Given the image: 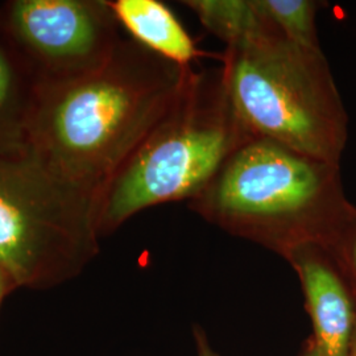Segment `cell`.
<instances>
[{
    "label": "cell",
    "mask_w": 356,
    "mask_h": 356,
    "mask_svg": "<svg viewBox=\"0 0 356 356\" xmlns=\"http://www.w3.org/2000/svg\"><path fill=\"white\" fill-rule=\"evenodd\" d=\"M356 291V211L331 247Z\"/></svg>",
    "instance_id": "8fae6325"
},
{
    "label": "cell",
    "mask_w": 356,
    "mask_h": 356,
    "mask_svg": "<svg viewBox=\"0 0 356 356\" xmlns=\"http://www.w3.org/2000/svg\"><path fill=\"white\" fill-rule=\"evenodd\" d=\"M347 356H356V322L354 326V331L350 339V344H348V351H347Z\"/></svg>",
    "instance_id": "9a60e30c"
},
{
    "label": "cell",
    "mask_w": 356,
    "mask_h": 356,
    "mask_svg": "<svg viewBox=\"0 0 356 356\" xmlns=\"http://www.w3.org/2000/svg\"><path fill=\"white\" fill-rule=\"evenodd\" d=\"M10 88H11V74L10 69L0 56V106H3L8 94H10Z\"/></svg>",
    "instance_id": "7c38bea8"
},
{
    "label": "cell",
    "mask_w": 356,
    "mask_h": 356,
    "mask_svg": "<svg viewBox=\"0 0 356 356\" xmlns=\"http://www.w3.org/2000/svg\"><path fill=\"white\" fill-rule=\"evenodd\" d=\"M250 136L222 67H191L164 118L107 185L98 227L116 229L156 204L189 202Z\"/></svg>",
    "instance_id": "3957f363"
},
{
    "label": "cell",
    "mask_w": 356,
    "mask_h": 356,
    "mask_svg": "<svg viewBox=\"0 0 356 356\" xmlns=\"http://www.w3.org/2000/svg\"><path fill=\"white\" fill-rule=\"evenodd\" d=\"M304 356H325L323 355V353L319 350L318 347L316 346V343L312 341L310 344H309V347H307V351L305 353V355Z\"/></svg>",
    "instance_id": "2e32d148"
},
{
    "label": "cell",
    "mask_w": 356,
    "mask_h": 356,
    "mask_svg": "<svg viewBox=\"0 0 356 356\" xmlns=\"http://www.w3.org/2000/svg\"><path fill=\"white\" fill-rule=\"evenodd\" d=\"M101 202L31 154L0 157V269L13 284L32 282L56 251L92 244Z\"/></svg>",
    "instance_id": "5b68a950"
},
{
    "label": "cell",
    "mask_w": 356,
    "mask_h": 356,
    "mask_svg": "<svg viewBox=\"0 0 356 356\" xmlns=\"http://www.w3.org/2000/svg\"><path fill=\"white\" fill-rule=\"evenodd\" d=\"M220 67L250 135L341 165L348 116L323 51L294 44L267 20L225 49Z\"/></svg>",
    "instance_id": "277c9868"
},
{
    "label": "cell",
    "mask_w": 356,
    "mask_h": 356,
    "mask_svg": "<svg viewBox=\"0 0 356 356\" xmlns=\"http://www.w3.org/2000/svg\"><path fill=\"white\" fill-rule=\"evenodd\" d=\"M189 69L140 44H118L106 61L86 67L44 103L29 154L65 182L102 198L168 113Z\"/></svg>",
    "instance_id": "6da1fadb"
},
{
    "label": "cell",
    "mask_w": 356,
    "mask_h": 356,
    "mask_svg": "<svg viewBox=\"0 0 356 356\" xmlns=\"http://www.w3.org/2000/svg\"><path fill=\"white\" fill-rule=\"evenodd\" d=\"M115 19L145 49L181 67L211 56L201 51L185 26L164 3L157 0H116L107 1Z\"/></svg>",
    "instance_id": "ba28073f"
},
{
    "label": "cell",
    "mask_w": 356,
    "mask_h": 356,
    "mask_svg": "<svg viewBox=\"0 0 356 356\" xmlns=\"http://www.w3.org/2000/svg\"><path fill=\"white\" fill-rule=\"evenodd\" d=\"M285 260L296 270L314 327L313 342L325 356H347L356 322V291L330 247L306 243Z\"/></svg>",
    "instance_id": "52a82bcc"
},
{
    "label": "cell",
    "mask_w": 356,
    "mask_h": 356,
    "mask_svg": "<svg viewBox=\"0 0 356 356\" xmlns=\"http://www.w3.org/2000/svg\"><path fill=\"white\" fill-rule=\"evenodd\" d=\"M195 339H197V347H198V354L200 356H219L216 351L210 347L204 337V331L195 330Z\"/></svg>",
    "instance_id": "4fadbf2b"
},
{
    "label": "cell",
    "mask_w": 356,
    "mask_h": 356,
    "mask_svg": "<svg viewBox=\"0 0 356 356\" xmlns=\"http://www.w3.org/2000/svg\"><path fill=\"white\" fill-rule=\"evenodd\" d=\"M114 19L107 3L76 0H22L13 11L16 31L36 51L89 66L102 64L115 51Z\"/></svg>",
    "instance_id": "8992f818"
},
{
    "label": "cell",
    "mask_w": 356,
    "mask_h": 356,
    "mask_svg": "<svg viewBox=\"0 0 356 356\" xmlns=\"http://www.w3.org/2000/svg\"><path fill=\"white\" fill-rule=\"evenodd\" d=\"M257 11L284 38L312 51H322L317 31V0H252Z\"/></svg>",
    "instance_id": "30bf717a"
},
{
    "label": "cell",
    "mask_w": 356,
    "mask_h": 356,
    "mask_svg": "<svg viewBox=\"0 0 356 356\" xmlns=\"http://www.w3.org/2000/svg\"><path fill=\"white\" fill-rule=\"evenodd\" d=\"M188 204L209 223L284 259L306 243L331 248L356 211L341 165L252 135Z\"/></svg>",
    "instance_id": "7a4b0ae2"
},
{
    "label": "cell",
    "mask_w": 356,
    "mask_h": 356,
    "mask_svg": "<svg viewBox=\"0 0 356 356\" xmlns=\"http://www.w3.org/2000/svg\"><path fill=\"white\" fill-rule=\"evenodd\" d=\"M10 279L7 277V275L0 269V304H1V300L4 297V294L8 289V285H10Z\"/></svg>",
    "instance_id": "5bb4252c"
},
{
    "label": "cell",
    "mask_w": 356,
    "mask_h": 356,
    "mask_svg": "<svg viewBox=\"0 0 356 356\" xmlns=\"http://www.w3.org/2000/svg\"><path fill=\"white\" fill-rule=\"evenodd\" d=\"M184 4L226 48L251 38L267 24L252 0H188Z\"/></svg>",
    "instance_id": "9c48e42d"
}]
</instances>
